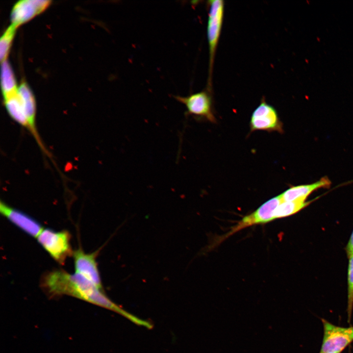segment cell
<instances>
[{"instance_id":"6da1fadb","label":"cell","mask_w":353,"mask_h":353,"mask_svg":"<svg viewBox=\"0 0 353 353\" xmlns=\"http://www.w3.org/2000/svg\"><path fill=\"white\" fill-rule=\"evenodd\" d=\"M42 283L44 287L52 294L70 295L121 311L101 292V288L78 274H70L62 270L53 271L44 276Z\"/></svg>"},{"instance_id":"7a4b0ae2","label":"cell","mask_w":353,"mask_h":353,"mask_svg":"<svg viewBox=\"0 0 353 353\" xmlns=\"http://www.w3.org/2000/svg\"><path fill=\"white\" fill-rule=\"evenodd\" d=\"M37 240L50 255L60 264H63L72 253L70 235L66 231H55L46 228L38 235Z\"/></svg>"},{"instance_id":"3957f363","label":"cell","mask_w":353,"mask_h":353,"mask_svg":"<svg viewBox=\"0 0 353 353\" xmlns=\"http://www.w3.org/2000/svg\"><path fill=\"white\" fill-rule=\"evenodd\" d=\"M209 5L207 35L209 55L208 84H210L214 59L223 22L225 4L222 0H214L209 1Z\"/></svg>"},{"instance_id":"277c9868","label":"cell","mask_w":353,"mask_h":353,"mask_svg":"<svg viewBox=\"0 0 353 353\" xmlns=\"http://www.w3.org/2000/svg\"><path fill=\"white\" fill-rule=\"evenodd\" d=\"M324 335L320 353H340L353 341V327L335 326L322 319Z\"/></svg>"},{"instance_id":"5b68a950","label":"cell","mask_w":353,"mask_h":353,"mask_svg":"<svg viewBox=\"0 0 353 353\" xmlns=\"http://www.w3.org/2000/svg\"><path fill=\"white\" fill-rule=\"evenodd\" d=\"M281 202L280 195L266 201L256 210L243 217L228 232L218 239V243L243 228L255 225L266 224L274 220L275 210Z\"/></svg>"},{"instance_id":"8992f818","label":"cell","mask_w":353,"mask_h":353,"mask_svg":"<svg viewBox=\"0 0 353 353\" xmlns=\"http://www.w3.org/2000/svg\"><path fill=\"white\" fill-rule=\"evenodd\" d=\"M175 97L185 106L188 115L216 123V119L212 108V99L208 90L191 94L186 97L177 96Z\"/></svg>"},{"instance_id":"52a82bcc","label":"cell","mask_w":353,"mask_h":353,"mask_svg":"<svg viewBox=\"0 0 353 353\" xmlns=\"http://www.w3.org/2000/svg\"><path fill=\"white\" fill-rule=\"evenodd\" d=\"M252 131L265 130L283 132V126L275 108L262 99L253 111L250 121Z\"/></svg>"},{"instance_id":"ba28073f","label":"cell","mask_w":353,"mask_h":353,"mask_svg":"<svg viewBox=\"0 0 353 353\" xmlns=\"http://www.w3.org/2000/svg\"><path fill=\"white\" fill-rule=\"evenodd\" d=\"M0 212L12 223L30 236L36 237L43 230L36 220L2 201L0 202Z\"/></svg>"},{"instance_id":"9c48e42d","label":"cell","mask_w":353,"mask_h":353,"mask_svg":"<svg viewBox=\"0 0 353 353\" xmlns=\"http://www.w3.org/2000/svg\"><path fill=\"white\" fill-rule=\"evenodd\" d=\"M50 1L41 0H23L17 2L13 7L11 20L16 28L43 12Z\"/></svg>"},{"instance_id":"30bf717a","label":"cell","mask_w":353,"mask_h":353,"mask_svg":"<svg viewBox=\"0 0 353 353\" xmlns=\"http://www.w3.org/2000/svg\"><path fill=\"white\" fill-rule=\"evenodd\" d=\"M18 93L24 107L28 123L27 130L34 138L41 150L48 155L49 153L43 143L36 127V105L34 96L25 82L22 83L18 88Z\"/></svg>"},{"instance_id":"8fae6325","label":"cell","mask_w":353,"mask_h":353,"mask_svg":"<svg viewBox=\"0 0 353 353\" xmlns=\"http://www.w3.org/2000/svg\"><path fill=\"white\" fill-rule=\"evenodd\" d=\"M96 254L85 253L80 250L74 253L76 272L101 288V278L96 261Z\"/></svg>"},{"instance_id":"7c38bea8","label":"cell","mask_w":353,"mask_h":353,"mask_svg":"<svg viewBox=\"0 0 353 353\" xmlns=\"http://www.w3.org/2000/svg\"><path fill=\"white\" fill-rule=\"evenodd\" d=\"M331 182L327 176L308 184L294 186L280 195L282 202L306 201L308 196L313 191L321 188H328Z\"/></svg>"},{"instance_id":"4fadbf2b","label":"cell","mask_w":353,"mask_h":353,"mask_svg":"<svg viewBox=\"0 0 353 353\" xmlns=\"http://www.w3.org/2000/svg\"><path fill=\"white\" fill-rule=\"evenodd\" d=\"M4 105L11 118L20 125L28 129V123L24 107L18 93L4 99Z\"/></svg>"},{"instance_id":"5bb4252c","label":"cell","mask_w":353,"mask_h":353,"mask_svg":"<svg viewBox=\"0 0 353 353\" xmlns=\"http://www.w3.org/2000/svg\"><path fill=\"white\" fill-rule=\"evenodd\" d=\"M1 85L3 99L18 90L13 72L7 60L1 62Z\"/></svg>"},{"instance_id":"9a60e30c","label":"cell","mask_w":353,"mask_h":353,"mask_svg":"<svg viewBox=\"0 0 353 353\" xmlns=\"http://www.w3.org/2000/svg\"><path fill=\"white\" fill-rule=\"evenodd\" d=\"M310 201L282 202L276 208L274 214V220L284 218L296 214L308 205Z\"/></svg>"},{"instance_id":"2e32d148","label":"cell","mask_w":353,"mask_h":353,"mask_svg":"<svg viewBox=\"0 0 353 353\" xmlns=\"http://www.w3.org/2000/svg\"><path fill=\"white\" fill-rule=\"evenodd\" d=\"M16 27L11 25L0 39V59L1 62L6 60Z\"/></svg>"},{"instance_id":"e0dca14e","label":"cell","mask_w":353,"mask_h":353,"mask_svg":"<svg viewBox=\"0 0 353 353\" xmlns=\"http://www.w3.org/2000/svg\"><path fill=\"white\" fill-rule=\"evenodd\" d=\"M348 268V321L350 322L353 308V254L349 256Z\"/></svg>"},{"instance_id":"ac0fdd59","label":"cell","mask_w":353,"mask_h":353,"mask_svg":"<svg viewBox=\"0 0 353 353\" xmlns=\"http://www.w3.org/2000/svg\"><path fill=\"white\" fill-rule=\"evenodd\" d=\"M346 251L348 256L353 254V231L346 246Z\"/></svg>"},{"instance_id":"d6986e66","label":"cell","mask_w":353,"mask_h":353,"mask_svg":"<svg viewBox=\"0 0 353 353\" xmlns=\"http://www.w3.org/2000/svg\"><path fill=\"white\" fill-rule=\"evenodd\" d=\"M337 353L328 352V353Z\"/></svg>"}]
</instances>
